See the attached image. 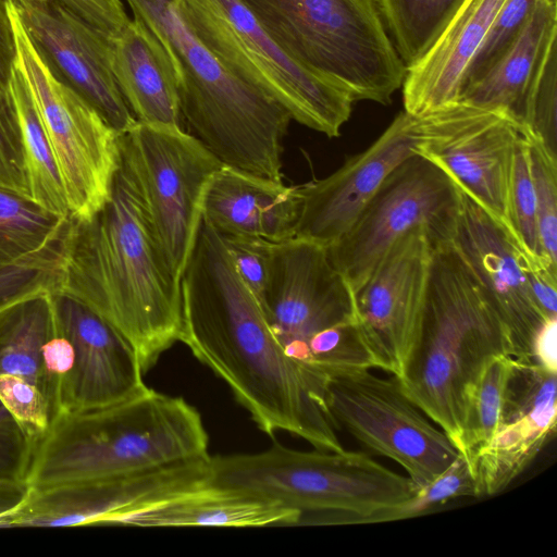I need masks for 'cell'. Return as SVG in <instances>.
<instances>
[{"label": "cell", "instance_id": "obj_8", "mask_svg": "<svg viewBox=\"0 0 557 557\" xmlns=\"http://www.w3.org/2000/svg\"><path fill=\"white\" fill-rule=\"evenodd\" d=\"M196 36L233 75L264 92L292 120L332 138L352 111L343 89L288 57L239 0H177Z\"/></svg>", "mask_w": 557, "mask_h": 557}, {"label": "cell", "instance_id": "obj_16", "mask_svg": "<svg viewBox=\"0 0 557 557\" xmlns=\"http://www.w3.org/2000/svg\"><path fill=\"white\" fill-rule=\"evenodd\" d=\"M433 249L423 231L407 234L355 294L358 326L375 368L394 376L420 327Z\"/></svg>", "mask_w": 557, "mask_h": 557}, {"label": "cell", "instance_id": "obj_43", "mask_svg": "<svg viewBox=\"0 0 557 557\" xmlns=\"http://www.w3.org/2000/svg\"><path fill=\"white\" fill-rule=\"evenodd\" d=\"M16 61V49L11 20L5 3L0 2V89L8 91Z\"/></svg>", "mask_w": 557, "mask_h": 557}, {"label": "cell", "instance_id": "obj_26", "mask_svg": "<svg viewBox=\"0 0 557 557\" xmlns=\"http://www.w3.org/2000/svg\"><path fill=\"white\" fill-rule=\"evenodd\" d=\"M555 44L557 0H541L513 45L461 91L459 101L497 112L521 127L528 96Z\"/></svg>", "mask_w": 557, "mask_h": 557}, {"label": "cell", "instance_id": "obj_30", "mask_svg": "<svg viewBox=\"0 0 557 557\" xmlns=\"http://www.w3.org/2000/svg\"><path fill=\"white\" fill-rule=\"evenodd\" d=\"M513 360L510 355L487 360L466 394L459 454L470 467L499 424Z\"/></svg>", "mask_w": 557, "mask_h": 557}, {"label": "cell", "instance_id": "obj_20", "mask_svg": "<svg viewBox=\"0 0 557 557\" xmlns=\"http://www.w3.org/2000/svg\"><path fill=\"white\" fill-rule=\"evenodd\" d=\"M553 377H523L506 387L499 424L472 461L479 496L505 490L539 455L556 426Z\"/></svg>", "mask_w": 557, "mask_h": 557}, {"label": "cell", "instance_id": "obj_11", "mask_svg": "<svg viewBox=\"0 0 557 557\" xmlns=\"http://www.w3.org/2000/svg\"><path fill=\"white\" fill-rule=\"evenodd\" d=\"M11 20L15 64L23 74L61 175L70 216L86 220L109 200L120 165L119 134L100 113L50 71L29 39L15 7Z\"/></svg>", "mask_w": 557, "mask_h": 557}, {"label": "cell", "instance_id": "obj_45", "mask_svg": "<svg viewBox=\"0 0 557 557\" xmlns=\"http://www.w3.org/2000/svg\"><path fill=\"white\" fill-rule=\"evenodd\" d=\"M27 483L0 481V528H8V518L18 509L28 496Z\"/></svg>", "mask_w": 557, "mask_h": 557}, {"label": "cell", "instance_id": "obj_24", "mask_svg": "<svg viewBox=\"0 0 557 557\" xmlns=\"http://www.w3.org/2000/svg\"><path fill=\"white\" fill-rule=\"evenodd\" d=\"M62 367L51 292L0 305V375H15L40 388L53 409V418Z\"/></svg>", "mask_w": 557, "mask_h": 557}, {"label": "cell", "instance_id": "obj_44", "mask_svg": "<svg viewBox=\"0 0 557 557\" xmlns=\"http://www.w3.org/2000/svg\"><path fill=\"white\" fill-rule=\"evenodd\" d=\"M557 319L549 320L537 334L533 345V361L549 372L557 373Z\"/></svg>", "mask_w": 557, "mask_h": 557}, {"label": "cell", "instance_id": "obj_34", "mask_svg": "<svg viewBox=\"0 0 557 557\" xmlns=\"http://www.w3.org/2000/svg\"><path fill=\"white\" fill-rule=\"evenodd\" d=\"M508 225L521 245L531 255L539 257L535 194L528 143L522 133L516 144L511 169L508 194Z\"/></svg>", "mask_w": 557, "mask_h": 557}, {"label": "cell", "instance_id": "obj_41", "mask_svg": "<svg viewBox=\"0 0 557 557\" xmlns=\"http://www.w3.org/2000/svg\"><path fill=\"white\" fill-rule=\"evenodd\" d=\"M221 236L237 273L260 304L268 286L272 242L250 236Z\"/></svg>", "mask_w": 557, "mask_h": 557}, {"label": "cell", "instance_id": "obj_31", "mask_svg": "<svg viewBox=\"0 0 557 557\" xmlns=\"http://www.w3.org/2000/svg\"><path fill=\"white\" fill-rule=\"evenodd\" d=\"M463 0H379L393 42L410 66L431 47Z\"/></svg>", "mask_w": 557, "mask_h": 557}, {"label": "cell", "instance_id": "obj_25", "mask_svg": "<svg viewBox=\"0 0 557 557\" xmlns=\"http://www.w3.org/2000/svg\"><path fill=\"white\" fill-rule=\"evenodd\" d=\"M302 513L248 492L201 486L121 515L109 524L135 527H263L300 522Z\"/></svg>", "mask_w": 557, "mask_h": 557}, {"label": "cell", "instance_id": "obj_15", "mask_svg": "<svg viewBox=\"0 0 557 557\" xmlns=\"http://www.w3.org/2000/svg\"><path fill=\"white\" fill-rule=\"evenodd\" d=\"M457 185L460 207L450 244L507 330L512 357L534 362V341L553 320L540 307L531 285L533 265L541 259L521 245L504 221Z\"/></svg>", "mask_w": 557, "mask_h": 557}, {"label": "cell", "instance_id": "obj_37", "mask_svg": "<svg viewBox=\"0 0 557 557\" xmlns=\"http://www.w3.org/2000/svg\"><path fill=\"white\" fill-rule=\"evenodd\" d=\"M0 399L35 442L53 419V409L41 389L22 377L0 375Z\"/></svg>", "mask_w": 557, "mask_h": 557}, {"label": "cell", "instance_id": "obj_3", "mask_svg": "<svg viewBox=\"0 0 557 557\" xmlns=\"http://www.w3.org/2000/svg\"><path fill=\"white\" fill-rule=\"evenodd\" d=\"M198 410L147 387L123 401L57 414L35 442L33 488L100 480L207 459Z\"/></svg>", "mask_w": 557, "mask_h": 557}, {"label": "cell", "instance_id": "obj_33", "mask_svg": "<svg viewBox=\"0 0 557 557\" xmlns=\"http://www.w3.org/2000/svg\"><path fill=\"white\" fill-rule=\"evenodd\" d=\"M540 1L506 0L504 2L466 72L461 91L481 79L508 51Z\"/></svg>", "mask_w": 557, "mask_h": 557}, {"label": "cell", "instance_id": "obj_29", "mask_svg": "<svg viewBox=\"0 0 557 557\" xmlns=\"http://www.w3.org/2000/svg\"><path fill=\"white\" fill-rule=\"evenodd\" d=\"M69 224L70 216L0 188V268L60 251Z\"/></svg>", "mask_w": 557, "mask_h": 557}, {"label": "cell", "instance_id": "obj_18", "mask_svg": "<svg viewBox=\"0 0 557 557\" xmlns=\"http://www.w3.org/2000/svg\"><path fill=\"white\" fill-rule=\"evenodd\" d=\"M209 458L122 476L30 487L23 505L8 518V525L109 524L126 512L205 486Z\"/></svg>", "mask_w": 557, "mask_h": 557}, {"label": "cell", "instance_id": "obj_22", "mask_svg": "<svg viewBox=\"0 0 557 557\" xmlns=\"http://www.w3.org/2000/svg\"><path fill=\"white\" fill-rule=\"evenodd\" d=\"M300 206L299 186L222 165L208 185L202 220L221 235L278 243L295 236Z\"/></svg>", "mask_w": 557, "mask_h": 557}, {"label": "cell", "instance_id": "obj_2", "mask_svg": "<svg viewBox=\"0 0 557 557\" xmlns=\"http://www.w3.org/2000/svg\"><path fill=\"white\" fill-rule=\"evenodd\" d=\"M52 293L77 299L109 322L131 344L144 374L180 341L181 282L154 242L121 157L104 206L86 220L70 218Z\"/></svg>", "mask_w": 557, "mask_h": 557}, {"label": "cell", "instance_id": "obj_23", "mask_svg": "<svg viewBox=\"0 0 557 557\" xmlns=\"http://www.w3.org/2000/svg\"><path fill=\"white\" fill-rule=\"evenodd\" d=\"M109 53L113 76L135 119L184 128L173 66L150 28L137 17L129 20L109 37Z\"/></svg>", "mask_w": 557, "mask_h": 557}, {"label": "cell", "instance_id": "obj_9", "mask_svg": "<svg viewBox=\"0 0 557 557\" xmlns=\"http://www.w3.org/2000/svg\"><path fill=\"white\" fill-rule=\"evenodd\" d=\"M502 116L460 101L424 114L404 110L366 150L349 157L326 177L299 186L301 206L294 237L329 247L350 228L406 159L435 152Z\"/></svg>", "mask_w": 557, "mask_h": 557}, {"label": "cell", "instance_id": "obj_5", "mask_svg": "<svg viewBox=\"0 0 557 557\" xmlns=\"http://www.w3.org/2000/svg\"><path fill=\"white\" fill-rule=\"evenodd\" d=\"M498 355L512 357L507 330L451 244L435 247L420 327L395 377L458 451L466 394Z\"/></svg>", "mask_w": 557, "mask_h": 557}, {"label": "cell", "instance_id": "obj_12", "mask_svg": "<svg viewBox=\"0 0 557 557\" xmlns=\"http://www.w3.org/2000/svg\"><path fill=\"white\" fill-rule=\"evenodd\" d=\"M460 190L430 153L406 159L383 182L350 228L327 247L330 259L354 294L393 245L423 231L433 247L450 243Z\"/></svg>", "mask_w": 557, "mask_h": 557}, {"label": "cell", "instance_id": "obj_14", "mask_svg": "<svg viewBox=\"0 0 557 557\" xmlns=\"http://www.w3.org/2000/svg\"><path fill=\"white\" fill-rule=\"evenodd\" d=\"M284 351L326 392L313 367L312 341L357 322L355 294L333 265L327 247L293 237L272 243L268 286L259 304Z\"/></svg>", "mask_w": 557, "mask_h": 557}, {"label": "cell", "instance_id": "obj_35", "mask_svg": "<svg viewBox=\"0 0 557 557\" xmlns=\"http://www.w3.org/2000/svg\"><path fill=\"white\" fill-rule=\"evenodd\" d=\"M520 131L540 139L557 156V44L528 96Z\"/></svg>", "mask_w": 557, "mask_h": 557}, {"label": "cell", "instance_id": "obj_21", "mask_svg": "<svg viewBox=\"0 0 557 557\" xmlns=\"http://www.w3.org/2000/svg\"><path fill=\"white\" fill-rule=\"evenodd\" d=\"M505 1H462L431 47L407 66L406 112L424 114L459 102L466 72Z\"/></svg>", "mask_w": 557, "mask_h": 557}, {"label": "cell", "instance_id": "obj_4", "mask_svg": "<svg viewBox=\"0 0 557 557\" xmlns=\"http://www.w3.org/2000/svg\"><path fill=\"white\" fill-rule=\"evenodd\" d=\"M126 2L166 51L189 134L223 165L282 181L288 111L230 73L184 20L177 0Z\"/></svg>", "mask_w": 557, "mask_h": 557}, {"label": "cell", "instance_id": "obj_13", "mask_svg": "<svg viewBox=\"0 0 557 557\" xmlns=\"http://www.w3.org/2000/svg\"><path fill=\"white\" fill-rule=\"evenodd\" d=\"M325 400L337 429L398 463L420 490L460 455L448 436L406 396L398 380L360 369L333 376Z\"/></svg>", "mask_w": 557, "mask_h": 557}, {"label": "cell", "instance_id": "obj_10", "mask_svg": "<svg viewBox=\"0 0 557 557\" xmlns=\"http://www.w3.org/2000/svg\"><path fill=\"white\" fill-rule=\"evenodd\" d=\"M120 157L129 168L154 242L181 282L202 222L203 199L223 165L184 128L137 121L119 135Z\"/></svg>", "mask_w": 557, "mask_h": 557}, {"label": "cell", "instance_id": "obj_42", "mask_svg": "<svg viewBox=\"0 0 557 557\" xmlns=\"http://www.w3.org/2000/svg\"><path fill=\"white\" fill-rule=\"evenodd\" d=\"M107 37L117 34L128 18L121 0H58Z\"/></svg>", "mask_w": 557, "mask_h": 557}, {"label": "cell", "instance_id": "obj_46", "mask_svg": "<svg viewBox=\"0 0 557 557\" xmlns=\"http://www.w3.org/2000/svg\"><path fill=\"white\" fill-rule=\"evenodd\" d=\"M8 1H9V0H0V2H2V3H5V2H8Z\"/></svg>", "mask_w": 557, "mask_h": 557}, {"label": "cell", "instance_id": "obj_38", "mask_svg": "<svg viewBox=\"0 0 557 557\" xmlns=\"http://www.w3.org/2000/svg\"><path fill=\"white\" fill-rule=\"evenodd\" d=\"M0 188L30 198L17 116L9 90L1 89Z\"/></svg>", "mask_w": 557, "mask_h": 557}, {"label": "cell", "instance_id": "obj_19", "mask_svg": "<svg viewBox=\"0 0 557 557\" xmlns=\"http://www.w3.org/2000/svg\"><path fill=\"white\" fill-rule=\"evenodd\" d=\"M39 54L61 82L120 135L136 122L113 76L109 37L58 0H10Z\"/></svg>", "mask_w": 557, "mask_h": 557}, {"label": "cell", "instance_id": "obj_17", "mask_svg": "<svg viewBox=\"0 0 557 557\" xmlns=\"http://www.w3.org/2000/svg\"><path fill=\"white\" fill-rule=\"evenodd\" d=\"M51 298L66 344L55 416L110 406L148 387L135 350L109 322L70 296L51 293Z\"/></svg>", "mask_w": 557, "mask_h": 557}, {"label": "cell", "instance_id": "obj_40", "mask_svg": "<svg viewBox=\"0 0 557 557\" xmlns=\"http://www.w3.org/2000/svg\"><path fill=\"white\" fill-rule=\"evenodd\" d=\"M34 447L35 440L0 399V481L27 483Z\"/></svg>", "mask_w": 557, "mask_h": 557}, {"label": "cell", "instance_id": "obj_7", "mask_svg": "<svg viewBox=\"0 0 557 557\" xmlns=\"http://www.w3.org/2000/svg\"><path fill=\"white\" fill-rule=\"evenodd\" d=\"M295 62L354 101L389 104L407 66L379 0H239Z\"/></svg>", "mask_w": 557, "mask_h": 557}, {"label": "cell", "instance_id": "obj_1", "mask_svg": "<svg viewBox=\"0 0 557 557\" xmlns=\"http://www.w3.org/2000/svg\"><path fill=\"white\" fill-rule=\"evenodd\" d=\"M181 293L180 342L228 385L262 432L285 431L320 450L345 449L325 389L284 351L221 234L203 220Z\"/></svg>", "mask_w": 557, "mask_h": 557}, {"label": "cell", "instance_id": "obj_27", "mask_svg": "<svg viewBox=\"0 0 557 557\" xmlns=\"http://www.w3.org/2000/svg\"><path fill=\"white\" fill-rule=\"evenodd\" d=\"M520 134L516 123L507 117H498L428 153L460 186L508 225L510 176Z\"/></svg>", "mask_w": 557, "mask_h": 557}, {"label": "cell", "instance_id": "obj_6", "mask_svg": "<svg viewBox=\"0 0 557 557\" xmlns=\"http://www.w3.org/2000/svg\"><path fill=\"white\" fill-rule=\"evenodd\" d=\"M207 486L248 492L302 513H329L338 521L371 523L410 500L417 490L364 453L296 450L274 443L255 454L209 458Z\"/></svg>", "mask_w": 557, "mask_h": 557}, {"label": "cell", "instance_id": "obj_28", "mask_svg": "<svg viewBox=\"0 0 557 557\" xmlns=\"http://www.w3.org/2000/svg\"><path fill=\"white\" fill-rule=\"evenodd\" d=\"M8 90L20 125L29 197L54 214L70 216L58 164L28 85L16 64Z\"/></svg>", "mask_w": 557, "mask_h": 557}, {"label": "cell", "instance_id": "obj_39", "mask_svg": "<svg viewBox=\"0 0 557 557\" xmlns=\"http://www.w3.org/2000/svg\"><path fill=\"white\" fill-rule=\"evenodd\" d=\"M60 252L0 268V305L40 292H54Z\"/></svg>", "mask_w": 557, "mask_h": 557}, {"label": "cell", "instance_id": "obj_36", "mask_svg": "<svg viewBox=\"0 0 557 557\" xmlns=\"http://www.w3.org/2000/svg\"><path fill=\"white\" fill-rule=\"evenodd\" d=\"M462 496H479V490L470 465L459 455L442 474L418 490L410 500L380 515L375 522L416 517Z\"/></svg>", "mask_w": 557, "mask_h": 557}, {"label": "cell", "instance_id": "obj_32", "mask_svg": "<svg viewBox=\"0 0 557 557\" xmlns=\"http://www.w3.org/2000/svg\"><path fill=\"white\" fill-rule=\"evenodd\" d=\"M528 143L539 237V257L557 269V156L537 138L521 132Z\"/></svg>", "mask_w": 557, "mask_h": 557}]
</instances>
